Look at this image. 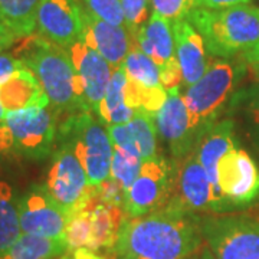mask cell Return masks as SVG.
Returning a JSON list of instances; mask_svg holds the SVG:
<instances>
[{"label": "cell", "mask_w": 259, "mask_h": 259, "mask_svg": "<svg viewBox=\"0 0 259 259\" xmlns=\"http://www.w3.org/2000/svg\"><path fill=\"white\" fill-rule=\"evenodd\" d=\"M200 219L173 207L125 218L110 259H187L203 246Z\"/></svg>", "instance_id": "cell-1"}, {"label": "cell", "mask_w": 259, "mask_h": 259, "mask_svg": "<svg viewBox=\"0 0 259 259\" xmlns=\"http://www.w3.org/2000/svg\"><path fill=\"white\" fill-rule=\"evenodd\" d=\"M15 55L35 74L56 112H68V115L90 112L68 49L32 35L23 37Z\"/></svg>", "instance_id": "cell-2"}, {"label": "cell", "mask_w": 259, "mask_h": 259, "mask_svg": "<svg viewBox=\"0 0 259 259\" xmlns=\"http://www.w3.org/2000/svg\"><path fill=\"white\" fill-rule=\"evenodd\" d=\"M187 20L203 37L206 51L213 56L246 54L259 44V8L242 5L228 9L194 8Z\"/></svg>", "instance_id": "cell-3"}, {"label": "cell", "mask_w": 259, "mask_h": 259, "mask_svg": "<svg viewBox=\"0 0 259 259\" xmlns=\"http://www.w3.org/2000/svg\"><path fill=\"white\" fill-rule=\"evenodd\" d=\"M239 68L226 59H214L203 76L187 87L183 98L197 143L216 124L225 104L231 98L239 79Z\"/></svg>", "instance_id": "cell-4"}, {"label": "cell", "mask_w": 259, "mask_h": 259, "mask_svg": "<svg viewBox=\"0 0 259 259\" xmlns=\"http://www.w3.org/2000/svg\"><path fill=\"white\" fill-rule=\"evenodd\" d=\"M59 140H66L74 146L91 186L101 185L111 173L114 146L108 130L93 118L91 112L68 115L61 125Z\"/></svg>", "instance_id": "cell-5"}, {"label": "cell", "mask_w": 259, "mask_h": 259, "mask_svg": "<svg viewBox=\"0 0 259 259\" xmlns=\"http://www.w3.org/2000/svg\"><path fill=\"white\" fill-rule=\"evenodd\" d=\"M259 197V167L243 148H231L219 161L212 212L248 207Z\"/></svg>", "instance_id": "cell-6"}, {"label": "cell", "mask_w": 259, "mask_h": 259, "mask_svg": "<svg viewBox=\"0 0 259 259\" xmlns=\"http://www.w3.org/2000/svg\"><path fill=\"white\" fill-rule=\"evenodd\" d=\"M200 231L216 259H259V219L209 216L200 221Z\"/></svg>", "instance_id": "cell-7"}, {"label": "cell", "mask_w": 259, "mask_h": 259, "mask_svg": "<svg viewBox=\"0 0 259 259\" xmlns=\"http://www.w3.org/2000/svg\"><path fill=\"white\" fill-rule=\"evenodd\" d=\"M45 187L68 216L85 209L95 199V186L90 185L74 146L66 140H61V147L54 154Z\"/></svg>", "instance_id": "cell-8"}, {"label": "cell", "mask_w": 259, "mask_h": 259, "mask_svg": "<svg viewBox=\"0 0 259 259\" xmlns=\"http://www.w3.org/2000/svg\"><path fill=\"white\" fill-rule=\"evenodd\" d=\"M51 107V105H49ZM49 107L8 112L5 124L13 136V150L33 160L48 157L56 140V114Z\"/></svg>", "instance_id": "cell-9"}, {"label": "cell", "mask_w": 259, "mask_h": 259, "mask_svg": "<svg viewBox=\"0 0 259 259\" xmlns=\"http://www.w3.org/2000/svg\"><path fill=\"white\" fill-rule=\"evenodd\" d=\"M175 166L156 157L143 163L141 171L125 194V216L141 218L166 207L173 190Z\"/></svg>", "instance_id": "cell-10"}, {"label": "cell", "mask_w": 259, "mask_h": 259, "mask_svg": "<svg viewBox=\"0 0 259 259\" xmlns=\"http://www.w3.org/2000/svg\"><path fill=\"white\" fill-rule=\"evenodd\" d=\"M175 166L171 197L166 204L186 213L212 212L213 186L206 170L199 161L196 148Z\"/></svg>", "instance_id": "cell-11"}, {"label": "cell", "mask_w": 259, "mask_h": 259, "mask_svg": "<svg viewBox=\"0 0 259 259\" xmlns=\"http://www.w3.org/2000/svg\"><path fill=\"white\" fill-rule=\"evenodd\" d=\"M19 219L22 233L65 241L68 213L45 186H35L19 197Z\"/></svg>", "instance_id": "cell-12"}, {"label": "cell", "mask_w": 259, "mask_h": 259, "mask_svg": "<svg viewBox=\"0 0 259 259\" xmlns=\"http://www.w3.org/2000/svg\"><path fill=\"white\" fill-rule=\"evenodd\" d=\"M39 36L68 49L82 40V9L78 0H40L36 12Z\"/></svg>", "instance_id": "cell-13"}, {"label": "cell", "mask_w": 259, "mask_h": 259, "mask_svg": "<svg viewBox=\"0 0 259 259\" xmlns=\"http://www.w3.org/2000/svg\"><path fill=\"white\" fill-rule=\"evenodd\" d=\"M68 52L82 85L87 107L91 114L98 115L100 104L108 90L114 69L95 49L88 47L83 40H78L72 47L68 48Z\"/></svg>", "instance_id": "cell-14"}, {"label": "cell", "mask_w": 259, "mask_h": 259, "mask_svg": "<svg viewBox=\"0 0 259 259\" xmlns=\"http://www.w3.org/2000/svg\"><path fill=\"white\" fill-rule=\"evenodd\" d=\"M154 118L160 137L168 144L175 157H185L196 148L197 140L190 127L185 98L179 88L167 91L166 101Z\"/></svg>", "instance_id": "cell-15"}, {"label": "cell", "mask_w": 259, "mask_h": 259, "mask_svg": "<svg viewBox=\"0 0 259 259\" xmlns=\"http://www.w3.org/2000/svg\"><path fill=\"white\" fill-rule=\"evenodd\" d=\"M82 9L83 33L82 40L95 49L100 55L111 65L112 69L120 68L130 51L134 47V39L125 26L107 23L87 9Z\"/></svg>", "instance_id": "cell-16"}, {"label": "cell", "mask_w": 259, "mask_h": 259, "mask_svg": "<svg viewBox=\"0 0 259 259\" xmlns=\"http://www.w3.org/2000/svg\"><path fill=\"white\" fill-rule=\"evenodd\" d=\"M153 118L147 112L137 111L127 124L108 125L112 146L139 154L143 161L157 157V127Z\"/></svg>", "instance_id": "cell-17"}, {"label": "cell", "mask_w": 259, "mask_h": 259, "mask_svg": "<svg viewBox=\"0 0 259 259\" xmlns=\"http://www.w3.org/2000/svg\"><path fill=\"white\" fill-rule=\"evenodd\" d=\"M171 26L176 44V58L183 74V83L190 87L197 82L207 69L203 37L187 19L171 22Z\"/></svg>", "instance_id": "cell-18"}, {"label": "cell", "mask_w": 259, "mask_h": 259, "mask_svg": "<svg viewBox=\"0 0 259 259\" xmlns=\"http://www.w3.org/2000/svg\"><path fill=\"white\" fill-rule=\"evenodd\" d=\"M134 45L150 56L158 68L176 61V44L171 22L153 13L147 22L133 35Z\"/></svg>", "instance_id": "cell-19"}, {"label": "cell", "mask_w": 259, "mask_h": 259, "mask_svg": "<svg viewBox=\"0 0 259 259\" xmlns=\"http://www.w3.org/2000/svg\"><path fill=\"white\" fill-rule=\"evenodd\" d=\"M0 101L6 112L51 105L44 88L28 66L19 69L0 85Z\"/></svg>", "instance_id": "cell-20"}, {"label": "cell", "mask_w": 259, "mask_h": 259, "mask_svg": "<svg viewBox=\"0 0 259 259\" xmlns=\"http://www.w3.org/2000/svg\"><path fill=\"white\" fill-rule=\"evenodd\" d=\"M91 210L93 221V238L88 249L95 252H107L108 258L118 241L120 228L125 216V210L118 206L101 203L97 200V194L91 203L87 206Z\"/></svg>", "instance_id": "cell-21"}, {"label": "cell", "mask_w": 259, "mask_h": 259, "mask_svg": "<svg viewBox=\"0 0 259 259\" xmlns=\"http://www.w3.org/2000/svg\"><path fill=\"white\" fill-rule=\"evenodd\" d=\"M236 147L233 139V121L223 120L216 122L212 128L199 140L196 146V153L199 161L206 170L210 179L213 189L216 186V171L221 158L231 150Z\"/></svg>", "instance_id": "cell-22"}, {"label": "cell", "mask_w": 259, "mask_h": 259, "mask_svg": "<svg viewBox=\"0 0 259 259\" xmlns=\"http://www.w3.org/2000/svg\"><path fill=\"white\" fill-rule=\"evenodd\" d=\"M127 81H128V78L121 66L112 71L108 90L104 95L101 104H100V110H98V117L108 125L127 124L134 118V115L137 112L125 102Z\"/></svg>", "instance_id": "cell-23"}, {"label": "cell", "mask_w": 259, "mask_h": 259, "mask_svg": "<svg viewBox=\"0 0 259 259\" xmlns=\"http://www.w3.org/2000/svg\"><path fill=\"white\" fill-rule=\"evenodd\" d=\"M69 250L65 241L22 233L0 259H56Z\"/></svg>", "instance_id": "cell-24"}, {"label": "cell", "mask_w": 259, "mask_h": 259, "mask_svg": "<svg viewBox=\"0 0 259 259\" xmlns=\"http://www.w3.org/2000/svg\"><path fill=\"white\" fill-rule=\"evenodd\" d=\"M40 0H0V22L18 39L36 30V12Z\"/></svg>", "instance_id": "cell-25"}, {"label": "cell", "mask_w": 259, "mask_h": 259, "mask_svg": "<svg viewBox=\"0 0 259 259\" xmlns=\"http://www.w3.org/2000/svg\"><path fill=\"white\" fill-rule=\"evenodd\" d=\"M20 235L19 199L13 187L0 180V255L9 249Z\"/></svg>", "instance_id": "cell-26"}, {"label": "cell", "mask_w": 259, "mask_h": 259, "mask_svg": "<svg viewBox=\"0 0 259 259\" xmlns=\"http://www.w3.org/2000/svg\"><path fill=\"white\" fill-rule=\"evenodd\" d=\"M121 68L124 69L127 78L131 81H136L148 88L161 87L158 65L150 56L146 55L143 51H140L136 45L133 47L127 58L124 59Z\"/></svg>", "instance_id": "cell-27"}, {"label": "cell", "mask_w": 259, "mask_h": 259, "mask_svg": "<svg viewBox=\"0 0 259 259\" xmlns=\"http://www.w3.org/2000/svg\"><path fill=\"white\" fill-rule=\"evenodd\" d=\"M167 98V91L163 87L148 88L136 81H127L125 102L136 111H144L150 115H156Z\"/></svg>", "instance_id": "cell-28"}, {"label": "cell", "mask_w": 259, "mask_h": 259, "mask_svg": "<svg viewBox=\"0 0 259 259\" xmlns=\"http://www.w3.org/2000/svg\"><path fill=\"white\" fill-rule=\"evenodd\" d=\"M143 163L144 161L139 154H134L121 147H114L110 177L117 180L124 187V190L128 192L131 185L139 177Z\"/></svg>", "instance_id": "cell-29"}, {"label": "cell", "mask_w": 259, "mask_h": 259, "mask_svg": "<svg viewBox=\"0 0 259 259\" xmlns=\"http://www.w3.org/2000/svg\"><path fill=\"white\" fill-rule=\"evenodd\" d=\"M91 238H93L91 210L85 207L79 212L69 214L65 229V242L69 250L90 248Z\"/></svg>", "instance_id": "cell-30"}, {"label": "cell", "mask_w": 259, "mask_h": 259, "mask_svg": "<svg viewBox=\"0 0 259 259\" xmlns=\"http://www.w3.org/2000/svg\"><path fill=\"white\" fill-rule=\"evenodd\" d=\"M83 9L107 23L125 26V16L121 0H78ZM127 28V26H125Z\"/></svg>", "instance_id": "cell-31"}, {"label": "cell", "mask_w": 259, "mask_h": 259, "mask_svg": "<svg viewBox=\"0 0 259 259\" xmlns=\"http://www.w3.org/2000/svg\"><path fill=\"white\" fill-rule=\"evenodd\" d=\"M153 13L166 18L170 22L186 19L196 8V0H150Z\"/></svg>", "instance_id": "cell-32"}, {"label": "cell", "mask_w": 259, "mask_h": 259, "mask_svg": "<svg viewBox=\"0 0 259 259\" xmlns=\"http://www.w3.org/2000/svg\"><path fill=\"white\" fill-rule=\"evenodd\" d=\"M148 3L150 0H121L125 16V26L131 32V35H134L150 19Z\"/></svg>", "instance_id": "cell-33"}, {"label": "cell", "mask_w": 259, "mask_h": 259, "mask_svg": "<svg viewBox=\"0 0 259 259\" xmlns=\"http://www.w3.org/2000/svg\"><path fill=\"white\" fill-rule=\"evenodd\" d=\"M95 193H97V200L101 203L118 206L122 209L125 206L127 192L124 190V187L117 180H114L111 177L104 180L101 185L95 186Z\"/></svg>", "instance_id": "cell-34"}, {"label": "cell", "mask_w": 259, "mask_h": 259, "mask_svg": "<svg viewBox=\"0 0 259 259\" xmlns=\"http://www.w3.org/2000/svg\"><path fill=\"white\" fill-rule=\"evenodd\" d=\"M25 66H26L25 62L22 59H19L15 54L2 52L0 54V85H3L12 75Z\"/></svg>", "instance_id": "cell-35"}, {"label": "cell", "mask_w": 259, "mask_h": 259, "mask_svg": "<svg viewBox=\"0 0 259 259\" xmlns=\"http://www.w3.org/2000/svg\"><path fill=\"white\" fill-rule=\"evenodd\" d=\"M249 3L250 0H196V8L219 10L242 6V5H249Z\"/></svg>", "instance_id": "cell-36"}, {"label": "cell", "mask_w": 259, "mask_h": 259, "mask_svg": "<svg viewBox=\"0 0 259 259\" xmlns=\"http://www.w3.org/2000/svg\"><path fill=\"white\" fill-rule=\"evenodd\" d=\"M13 150V136L6 124H0V158L10 154Z\"/></svg>", "instance_id": "cell-37"}, {"label": "cell", "mask_w": 259, "mask_h": 259, "mask_svg": "<svg viewBox=\"0 0 259 259\" xmlns=\"http://www.w3.org/2000/svg\"><path fill=\"white\" fill-rule=\"evenodd\" d=\"M18 40V37L15 33H12L9 29L6 28L2 22H0V54L3 51H6L8 48H10L15 42Z\"/></svg>", "instance_id": "cell-38"}, {"label": "cell", "mask_w": 259, "mask_h": 259, "mask_svg": "<svg viewBox=\"0 0 259 259\" xmlns=\"http://www.w3.org/2000/svg\"><path fill=\"white\" fill-rule=\"evenodd\" d=\"M250 111L253 114V120H255V124L259 131V88L255 90V93H253V98L250 101Z\"/></svg>", "instance_id": "cell-39"}, {"label": "cell", "mask_w": 259, "mask_h": 259, "mask_svg": "<svg viewBox=\"0 0 259 259\" xmlns=\"http://www.w3.org/2000/svg\"><path fill=\"white\" fill-rule=\"evenodd\" d=\"M243 59L248 62V64H256L259 62V44L255 48H252L249 52H246V54H243Z\"/></svg>", "instance_id": "cell-40"}, {"label": "cell", "mask_w": 259, "mask_h": 259, "mask_svg": "<svg viewBox=\"0 0 259 259\" xmlns=\"http://www.w3.org/2000/svg\"><path fill=\"white\" fill-rule=\"evenodd\" d=\"M196 259H216V258H214V255H213V252L210 250V248H209L207 245H203V246L199 249V252H197Z\"/></svg>", "instance_id": "cell-41"}, {"label": "cell", "mask_w": 259, "mask_h": 259, "mask_svg": "<svg viewBox=\"0 0 259 259\" xmlns=\"http://www.w3.org/2000/svg\"><path fill=\"white\" fill-rule=\"evenodd\" d=\"M6 115H8V112H6L5 107H3V104H2V101H0V124H5Z\"/></svg>", "instance_id": "cell-42"}, {"label": "cell", "mask_w": 259, "mask_h": 259, "mask_svg": "<svg viewBox=\"0 0 259 259\" xmlns=\"http://www.w3.org/2000/svg\"><path fill=\"white\" fill-rule=\"evenodd\" d=\"M250 68H252L253 76L256 78V81L259 82V62H256V64H252V65H250Z\"/></svg>", "instance_id": "cell-43"}, {"label": "cell", "mask_w": 259, "mask_h": 259, "mask_svg": "<svg viewBox=\"0 0 259 259\" xmlns=\"http://www.w3.org/2000/svg\"><path fill=\"white\" fill-rule=\"evenodd\" d=\"M56 259H71V255H69V250L65 253V255H62V256H59V258H56Z\"/></svg>", "instance_id": "cell-44"}]
</instances>
